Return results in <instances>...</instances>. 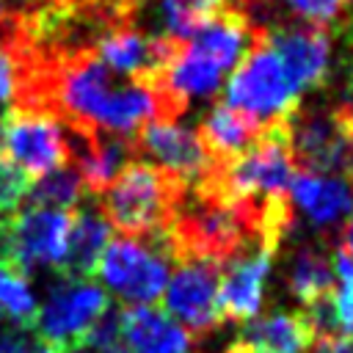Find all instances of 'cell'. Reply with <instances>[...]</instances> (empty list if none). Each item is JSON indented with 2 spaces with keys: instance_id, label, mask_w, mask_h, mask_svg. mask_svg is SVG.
<instances>
[{
  "instance_id": "1",
  "label": "cell",
  "mask_w": 353,
  "mask_h": 353,
  "mask_svg": "<svg viewBox=\"0 0 353 353\" xmlns=\"http://www.w3.org/2000/svg\"><path fill=\"white\" fill-rule=\"evenodd\" d=\"M256 39L259 30L234 6L196 30L152 83L160 102V119L179 121L193 99L215 94L226 72L243 61Z\"/></svg>"
},
{
  "instance_id": "2",
  "label": "cell",
  "mask_w": 353,
  "mask_h": 353,
  "mask_svg": "<svg viewBox=\"0 0 353 353\" xmlns=\"http://www.w3.org/2000/svg\"><path fill=\"white\" fill-rule=\"evenodd\" d=\"M182 193L185 188L163 168L143 160H130L116 182L99 196V212L113 229L121 232V237L165 243Z\"/></svg>"
},
{
  "instance_id": "3",
  "label": "cell",
  "mask_w": 353,
  "mask_h": 353,
  "mask_svg": "<svg viewBox=\"0 0 353 353\" xmlns=\"http://www.w3.org/2000/svg\"><path fill=\"white\" fill-rule=\"evenodd\" d=\"M298 97V83L259 33V39L251 44V50L226 80L223 105L254 119L259 127H268L276 121H287L301 108Z\"/></svg>"
},
{
  "instance_id": "4",
  "label": "cell",
  "mask_w": 353,
  "mask_h": 353,
  "mask_svg": "<svg viewBox=\"0 0 353 353\" xmlns=\"http://www.w3.org/2000/svg\"><path fill=\"white\" fill-rule=\"evenodd\" d=\"M171 251L163 240L116 237L108 243L97 276L119 301L132 306H152L165 290Z\"/></svg>"
},
{
  "instance_id": "5",
  "label": "cell",
  "mask_w": 353,
  "mask_h": 353,
  "mask_svg": "<svg viewBox=\"0 0 353 353\" xmlns=\"http://www.w3.org/2000/svg\"><path fill=\"white\" fill-rule=\"evenodd\" d=\"M108 312L110 301L102 287L85 279H63L50 287L33 323L39 336L58 353H77Z\"/></svg>"
},
{
  "instance_id": "6",
  "label": "cell",
  "mask_w": 353,
  "mask_h": 353,
  "mask_svg": "<svg viewBox=\"0 0 353 353\" xmlns=\"http://www.w3.org/2000/svg\"><path fill=\"white\" fill-rule=\"evenodd\" d=\"M3 154L30 179H39L69 163L66 127L47 108L14 105L6 110Z\"/></svg>"
},
{
  "instance_id": "7",
  "label": "cell",
  "mask_w": 353,
  "mask_h": 353,
  "mask_svg": "<svg viewBox=\"0 0 353 353\" xmlns=\"http://www.w3.org/2000/svg\"><path fill=\"white\" fill-rule=\"evenodd\" d=\"M72 212L25 204L11 218L0 221V256L25 276L39 268H58L63 262Z\"/></svg>"
},
{
  "instance_id": "8",
  "label": "cell",
  "mask_w": 353,
  "mask_h": 353,
  "mask_svg": "<svg viewBox=\"0 0 353 353\" xmlns=\"http://www.w3.org/2000/svg\"><path fill=\"white\" fill-rule=\"evenodd\" d=\"M163 312L188 334H210L223 323L221 265L204 259H179L163 290Z\"/></svg>"
},
{
  "instance_id": "9",
  "label": "cell",
  "mask_w": 353,
  "mask_h": 353,
  "mask_svg": "<svg viewBox=\"0 0 353 353\" xmlns=\"http://www.w3.org/2000/svg\"><path fill=\"white\" fill-rule=\"evenodd\" d=\"M287 132H290V152L295 171L325 174V176H336L339 171H347L350 138L334 110L298 108L287 121Z\"/></svg>"
},
{
  "instance_id": "10",
  "label": "cell",
  "mask_w": 353,
  "mask_h": 353,
  "mask_svg": "<svg viewBox=\"0 0 353 353\" xmlns=\"http://www.w3.org/2000/svg\"><path fill=\"white\" fill-rule=\"evenodd\" d=\"M132 149L146 154L152 165L163 168L185 190L201 185L210 174V160L201 149L196 130L185 127L182 121H149L138 130Z\"/></svg>"
},
{
  "instance_id": "11",
  "label": "cell",
  "mask_w": 353,
  "mask_h": 353,
  "mask_svg": "<svg viewBox=\"0 0 353 353\" xmlns=\"http://www.w3.org/2000/svg\"><path fill=\"white\" fill-rule=\"evenodd\" d=\"M262 39L276 50V55L281 58V63L287 66L301 91L325 83L331 66V33L325 28L284 19L262 30Z\"/></svg>"
},
{
  "instance_id": "12",
  "label": "cell",
  "mask_w": 353,
  "mask_h": 353,
  "mask_svg": "<svg viewBox=\"0 0 353 353\" xmlns=\"http://www.w3.org/2000/svg\"><path fill=\"white\" fill-rule=\"evenodd\" d=\"M273 251L268 248H251L226 265H221V312L223 320L248 323L259 317L265 287L270 276Z\"/></svg>"
},
{
  "instance_id": "13",
  "label": "cell",
  "mask_w": 353,
  "mask_h": 353,
  "mask_svg": "<svg viewBox=\"0 0 353 353\" xmlns=\"http://www.w3.org/2000/svg\"><path fill=\"white\" fill-rule=\"evenodd\" d=\"M229 8V0H135L127 22L149 36L188 41Z\"/></svg>"
},
{
  "instance_id": "14",
  "label": "cell",
  "mask_w": 353,
  "mask_h": 353,
  "mask_svg": "<svg viewBox=\"0 0 353 353\" xmlns=\"http://www.w3.org/2000/svg\"><path fill=\"white\" fill-rule=\"evenodd\" d=\"M290 204L312 229L331 232L353 215V185L342 176L295 171L290 182Z\"/></svg>"
},
{
  "instance_id": "15",
  "label": "cell",
  "mask_w": 353,
  "mask_h": 353,
  "mask_svg": "<svg viewBox=\"0 0 353 353\" xmlns=\"http://www.w3.org/2000/svg\"><path fill=\"white\" fill-rule=\"evenodd\" d=\"M119 339L130 353H193V336L154 306L119 312Z\"/></svg>"
},
{
  "instance_id": "16",
  "label": "cell",
  "mask_w": 353,
  "mask_h": 353,
  "mask_svg": "<svg viewBox=\"0 0 353 353\" xmlns=\"http://www.w3.org/2000/svg\"><path fill=\"white\" fill-rule=\"evenodd\" d=\"M314 336L301 312H268L248 320L229 353H306Z\"/></svg>"
},
{
  "instance_id": "17",
  "label": "cell",
  "mask_w": 353,
  "mask_h": 353,
  "mask_svg": "<svg viewBox=\"0 0 353 353\" xmlns=\"http://www.w3.org/2000/svg\"><path fill=\"white\" fill-rule=\"evenodd\" d=\"M196 135L201 141V149H204V154L210 160V171H212V168H223L226 163L240 157L262 135V127L254 119L237 113L234 108L218 102L201 119Z\"/></svg>"
},
{
  "instance_id": "18",
  "label": "cell",
  "mask_w": 353,
  "mask_h": 353,
  "mask_svg": "<svg viewBox=\"0 0 353 353\" xmlns=\"http://www.w3.org/2000/svg\"><path fill=\"white\" fill-rule=\"evenodd\" d=\"M110 243V223L99 212V207H85L72 212L66 251L61 262V273L66 279H85L97 273L99 259Z\"/></svg>"
},
{
  "instance_id": "19",
  "label": "cell",
  "mask_w": 353,
  "mask_h": 353,
  "mask_svg": "<svg viewBox=\"0 0 353 353\" xmlns=\"http://www.w3.org/2000/svg\"><path fill=\"white\" fill-rule=\"evenodd\" d=\"M290 295L303 306L312 309L331 298L334 290V259L328 256V248L323 243L301 245L284 273Z\"/></svg>"
},
{
  "instance_id": "20",
  "label": "cell",
  "mask_w": 353,
  "mask_h": 353,
  "mask_svg": "<svg viewBox=\"0 0 353 353\" xmlns=\"http://www.w3.org/2000/svg\"><path fill=\"white\" fill-rule=\"evenodd\" d=\"M83 193H85V188H83V179H80L77 168L72 163H66V165L39 176V179H33L25 204L72 212L77 207V201L83 199Z\"/></svg>"
},
{
  "instance_id": "21",
  "label": "cell",
  "mask_w": 353,
  "mask_h": 353,
  "mask_svg": "<svg viewBox=\"0 0 353 353\" xmlns=\"http://www.w3.org/2000/svg\"><path fill=\"white\" fill-rule=\"evenodd\" d=\"M39 301L30 290L28 276L0 256V317L8 325L25 328L36 320Z\"/></svg>"
},
{
  "instance_id": "22",
  "label": "cell",
  "mask_w": 353,
  "mask_h": 353,
  "mask_svg": "<svg viewBox=\"0 0 353 353\" xmlns=\"http://www.w3.org/2000/svg\"><path fill=\"white\" fill-rule=\"evenodd\" d=\"M331 314L339 336L353 334V259L336 251L334 256V290H331Z\"/></svg>"
},
{
  "instance_id": "23",
  "label": "cell",
  "mask_w": 353,
  "mask_h": 353,
  "mask_svg": "<svg viewBox=\"0 0 353 353\" xmlns=\"http://www.w3.org/2000/svg\"><path fill=\"white\" fill-rule=\"evenodd\" d=\"M292 11L298 22L317 25V28H342L347 22L345 0H276Z\"/></svg>"
},
{
  "instance_id": "24",
  "label": "cell",
  "mask_w": 353,
  "mask_h": 353,
  "mask_svg": "<svg viewBox=\"0 0 353 353\" xmlns=\"http://www.w3.org/2000/svg\"><path fill=\"white\" fill-rule=\"evenodd\" d=\"M30 182L33 179L22 168H17L6 154H0V221L11 218L17 210L25 207Z\"/></svg>"
},
{
  "instance_id": "25",
  "label": "cell",
  "mask_w": 353,
  "mask_h": 353,
  "mask_svg": "<svg viewBox=\"0 0 353 353\" xmlns=\"http://www.w3.org/2000/svg\"><path fill=\"white\" fill-rule=\"evenodd\" d=\"M0 353H58V350L30 328L6 325L0 328Z\"/></svg>"
},
{
  "instance_id": "26",
  "label": "cell",
  "mask_w": 353,
  "mask_h": 353,
  "mask_svg": "<svg viewBox=\"0 0 353 353\" xmlns=\"http://www.w3.org/2000/svg\"><path fill=\"white\" fill-rule=\"evenodd\" d=\"M17 94H19V66L11 50L0 44V105L17 99Z\"/></svg>"
},
{
  "instance_id": "27",
  "label": "cell",
  "mask_w": 353,
  "mask_h": 353,
  "mask_svg": "<svg viewBox=\"0 0 353 353\" xmlns=\"http://www.w3.org/2000/svg\"><path fill=\"white\" fill-rule=\"evenodd\" d=\"M97 3H102V6H105V11H108V14H113L116 19L127 22V19H130V8H132V3H135V0H97ZM127 25H130V22H127Z\"/></svg>"
},
{
  "instance_id": "28",
  "label": "cell",
  "mask_w": 353,
  "mask_h": 353,
  "mask_svg": "<svg viewBox=\"0 0 353 353\" xmlns=\"http://www.w3.org/2000/svg\"><path fill=\"white\" fill-rule=\"evenodd\" d=\"M339 251L353 259V215L347 218V223H345V229H342V248H339Z\"/></svg>"
},
{
  "instance_id": "29",
  "label": "cell",
  "mask_w": 353,
  "mask_h": 353,
  "mask_svg": "<svg viewBox=\"0 0 353 353\" xmlns=\"http://www.w3.org/2000/svg\"><path fill=\"white\" fill-rule=\"evenodd\" d=\"M97 353H130V350H127V347L119 342V345H113V347H105V350H97Z\"/></svg>"
},
{
  "instance_id": "30",
  "label": "cell",
  "mask_w": 353,
  "mask_h": 353,
  "mask_svg": "<svg viewBox=\"0 0 353 353\" xmlns=\"http://www.w3.org/2000/svg\"><path fill=\"white\" fill-rule=\"evenodd\" d=\"M8 110V108H6ZM6 110H0V154H3V124H6Z\"/></svg>"
},
{
  "instance_id": "31",
  "label": "cell",
  "mask_w": 353,
  "mask_h": 353,
  "mask_svg": "<svg viewBox=\"0 0 353 353\" xmlns=\"http://www.w3.org/2000/svg\"><path fill=\"white\" fill-rule=\"evenodd\" d=\"M347 174H350V185H353V138H350V160H347Z\"/></svg>"
},
{
  "instance_id": "32",
  "label": "cell",
  "mask_w": 353,
  "mask_h": 353,
  "mask_svg": "<svg viewBox=\"0 0 353 353\" xmlns=\"http://www.w3.org/2000/svg\"><path fill=\"white\" fill-rule=\"evenodd\" d=\"M3 14H6V3L0 0V22H3Z\"/></svg>"
},
{
  "instance_id": "33",
  "label": "cell",
  "mask_w": 353,
  "mask_h": 353,
  "mask_svg": "<svg viewBox=\"0 0 353 353\" xmlns=\"http://www.w3.org/2000/svg\"><path fill=\"white\" fill-rule=\"evenodd\" d=\"M347 347H350V353H353V342H350V345H347Z\"/></svg>"
}]
</instances>
